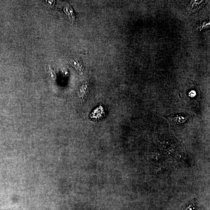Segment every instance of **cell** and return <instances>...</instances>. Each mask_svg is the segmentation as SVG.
<instances>
[{"label": "cell", "mask_w": 210, "mask_h": 210, "mask_svg": "<svg viewBox=\"0 0 210 210\" xmlns=\"http://www.w3.org/2000/svg\"><path fill=\"white\" fill-rule=\"evenodd\" d=\"M49 72L50 74L51 78L53 80H55L56 79V74L54 71H53V70L50 67L49 68Z\"/></svg>", "instance_id": "cell-6"}, {"label": "cell", "mask_w": 210, "mask_h": 210, "mask_svg": "<svg viewBox=\"0 0 210 210\" xmlns=\"http://www.w3.org/2000/svg\"><path fill=\"white\" fill-rule=\"evenodd\" d=\"M64 12L67 15V18L70 20V22H74L75 20V16L74 14L73 10L72 8L70 7L67 6L64 8Z\"/></svg>", "instance_id": "cell-3"}, {"label": "cell", "mask_w": 210, "mask_h": 210, "mask_svg": "<svg viewBox=\"0 0 210 210\" xmlns=\"http://www.w3.org/2000/svg\"><path fill=\"white\" fill-rule=\"evenodd\" d=\"M165 117L175 127H183L189 120V115L184 113L174 114Z\"/></svg>", "instance_id": "cell-1"}, {"label": "cell", "mask_w": 210, "mask_h": 210, "mask_svg": "<svg viewBox=\"0 0 210 210\" xmlns=\"http://www.w3.org/2000/svg\"><path fill=\"white\" fill-rule=\"evenodd\" d=\"M196 203L194 201L191 202L182 210H196Z\"/></svg>", "instance_id": "cell-4"}, {"label": "cell", "mask_w": 210, "mask_h": 210, "mask_svg": "<svg viewBox=\"0 0 210 210\" xmlns=\"http://www.w3.org/2000/svg\"><path fill=\"white\" fill-rule=\"evenodd\" d=\"M70 63L73 66L77 71L80 73V74H83V73L84 68L83 65L82 64L81 61L78 59H74L70 62Z\"/></svg>", "instance_id": "cell-2"}, {"label": "cell", "mask_w": 210, "mask_h": 210, "mask_svg": "<svg viewBox=\"0 0 210 210\" xmlns=\"http://www.w3.org/2000/svg\"><path fill=\"white\" fill-rule=\"evenodd\" d=\"M46 4L49 8H53L54 7L55 1H46Z\"/></svg>", "instance_id": "cell-5"}]
</instances>
